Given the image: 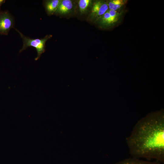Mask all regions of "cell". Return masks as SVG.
<instances>
[{"label": "cell", "mask_w": 164, "mask_h": 164, "mask_svg": "<svg viewBox=\"0 0 164 164\" xmlns=\"http://www.w3.org/2000/svg\"><path fill=\"white\" fill-rule=\"evenodd\" d=\"M115 164H160L155 162H150L139 160L137 158L127 159Z\"/></svg>", "instance_id": "obj_9"}, {"label": "cell", "mask_w": 164, "mask_h": 164, "mask_svg": "<svg viewBox=\"0 0 164 164\" xmlns=\"http://www.w3.org/2000/svg\"><path fill=\"white\" fill-rule=\"evenodd\" d=\"M108 1L98 0L93 4L91 15L92 18L97 21L108 10Z\"/></svg>", "instance_id": "obj_4"}, {"label": "cell", "mask_w": 164, "mask_h": 164, "mask_svg": "<svg viewBox=\"0 0 164 164\" xmlns=\"http://www.w3.org/2000/svg\"><path fill=\"white\" fill-rule=\"evenodd\" d=\"M61 0H52L47 1L45 4L46 8L48 13L52 14L56 11Z\"/></svg>", "instance_id": "obj_8"}, {"label": "cell", "mask_w": 164, "mask_h": 164, "mask_svg": "<svg viewBox=\"0 0 164 164\" xmlns=\"http://www.w3.org/2000/svg\"><path fill=\"white\" fill-rule=\"evenodd\" d=\"M5 0H0V7L1 5L5 2Z\"/></svg>", "instance_id": "obj_11"}, {"label": "cell", "mask_w": 164, "mask_h": 164, "mask_svg": "<svg viewBox=\"0 0 164 164\" xmlns=\"http://www.w3.org/2000/svg\"><path fill=\"white\" fill-rule=\"evenodd\" d=\"M15 30L19 33L23 41V46L20 50L19 52H22L29 46L33 47L36 49L37 52V55L35 60H38L41 54L45 51V43L50 36H47L42 39H32L25 36L17 29H15Z\"/></svg>", "instance_id": "obj_2"}, {"label": "cell", "mask_w": 164, "mask_h": 164, "mask_svg": "<svg viewBox=\"0 0 164 164\" xmlns=\"http://www.w3.org/2000/svg\"><path fill=\"white\" fill-rule=\"evenodd\" d=\"M126 142L135 158L164 161V120L162 112L151 113L135 125Z\"/></svg>", "instance_id": "obj_1"}, {"label": "cell", "mask_w": 164, "mask_h": 164, "mask_svg": "<svg viewBox=\"0 0 164 164\" xmlns=\"http://www.w3.org/2000/svg\"><path fill=\"white\" fill-rule=\"evenodd\" d=\"M13 19L8 12H0V34L7 35L13 26Z\"/></svg>", "instance_id": "obj_5"}, {"label": "cell", "mask_w": 164, "mask_h": 164, "mask_svg": "<svg viewBox=\"0 0 164 164\" xmlns=\"http://www.w3.org/2000/svg\"><path fill=\"white\" fill-rule=\"evenodd\" d=\"M91 1L90 0H80L78 5L80 10L82 12H84L87 9Z\"/></svg>", "instance_id": "obj_10"}, {"label": "cell", "mask_w": 164, "mask_h": 164, "mask_svg": "<svg viewBox=\"0 0 164 164\" xmlns=\"http://www.w3.org/2000/svg\"><path fill=\"white\" fill-rule=\"evenodd\" d=\"M72 7L73 4L71 0H62L56 12L61 14H65L69 12Z\"/></svg>", "instance_id": "obj_7"}, {"label": "cell", "mask_w": 164, "mask_h": 164, "mask_svg": "<svg viewBox=\"0 0 164 164\" xmlns=\"http://www.w3.org/2000/svg\"><path fill=\"white\" fill-rule=\"evenodd\" d=\"M124 12L108 9L98 21L101 26L104 27L114 26L121 21Z\"/></svg>", "instance_id": "obj_3"}, {"label": "cell", "mask_w": 164, "mask_h": 164, "mask_svg": "<svg viewBox=\"0 0 164 164\" xmlns=\"http://www.w3.org/2000/svg\"><path fill=\"white\" fill-rule=\"evenodd\" d=\"M127 0H110L108 1V9L117 11H124L123 9L126 5Z\"/></svg>", "instance_id": "obj_6"}]
</instances>
